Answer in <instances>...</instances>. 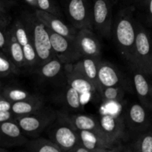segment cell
Returning a JSON list of instances; mask_svg holds the SVG:
<instances>
[{"instance_id":"6da1fadb","label":"cell","mask_w":152,"mask_h":152,"mask_svg":"<svg viewBox=\"0 0 152 152\" xmlns=\"http://www.w3.org/2000/svg\"><path fill=\"white\" fill-rule=\"evenodd\" d=\"M133 6L120 10L116 17L114 37L117 48L125 58L129 60L137 37V22L134 19Z\"/></svg>"},{"instance_id":"7a4b0ae2","label":"cell","mask_w":152,"mask_h":152,"mask_svg":"<svg viewBox=\"0 0 152 152\" xmlns=\"http://www.w3.org/2000/svg\"><path fill=\"white\" fill-rule=\"evenodd\" d=\"M37 53L39 67L55 57L48 28L40 22L35 13L25 12L21 16Z\"/></svg>"},{"instance_id":"3957f363","label":"cell","mask_w":152,"mask_h":152,"mask_svg":"<svg viewBox=\"0 0 152 152\" xmlns=\"http://www.w3.org/2000/svg\"><path fill=\"white\" fill-rule=\"evenodd\" d=\"M129 62L134 70L152 77V39L139 23H137L136 40Z\"/></svg>"},{"instance_id":"277c9868","label":"cell","mask_w":152,"mask_h":152,"mask_svg":"<svg viewBox=\"0 0 152 152\" xmlns=\"http://www.w3.org/2000/svg\"><path fill=\"white\" fill-rule=\"evenodd\" d=\"M48 129L50 140L64 152H72L80 144L78 132L60 113H58L56 119Z\"/></svg>"},{"instance_id":"5b68a950","label":"cell","mask_w":152,"mask_h":152,"mask_svg":"<svg viewBox=\"0 0 152 152\" xmlns=\"http://www.w3.org/2000/svg\"><path fill=\"white\" fill-rule=\"evenodd\" d=\"M57 114L50 108H43L34 114L16 117L15 121L25 135L36 137L55 121Z\"/></svg>"},{"instance_id":"8992f818","label":"cell","mask_w":152,"mask_h":152,"mask_svg":"<svg viewBox=\"0 0 152 152\" xmlns=\"http://www.w3.org/2000/svg\"><path fill=\"white\" fill-rule=\"evenodd\" d=\"M67 13L71 25L77 30L94 28L93 7L88 0H69Z\"/></svg>"},{"instance_id":"52a82bcc","label":"cell","mask_w":152,"mask_h":152,"mask_svg":"<svg viewBox=\"0 0 152 152\" xmlns=\"http://www.w3.org/2000/svg\"><path fill=\"white\" fill-rule=\"evenodd\" d=\"M48 31L50 34L53 53L64 65L74 63L81 59L74 39L56 34L49 29Z\"/></svg>"},{"instance_id":"ba28073f","label":"cell","mask_w":152,"mask_h":152,"mask_svg":"<svg viewBox=\"0 0 152 152\" xmlns=\"http://www.w3.org/2000/svg\"><path fill=\"white\" fill-rule=\"evenodd\" d=\"M94 28L101 36L109 37L112 31V16L110 0H94Z\"/></svg>"},{"instance_id":"9c48e42d","label":"cell","mask_w":152,"mask_h":152,"mask_svg":"<svg viewBox=\"0 0 152 152\" xmlns=\"http://www.w3.org/2000/svg\"><path fill=\"white\" fill-rule=\"evenodd\" d=\"M74 41L82 58L101 57V45L99 39L91 29L78 30Z\"/></svg>"},{"instance_id":"30bf717a","label":"cell","mask_w":152,"mask_h":152,"mask_svg":"<svg viewBox=\"0 0 152 152\" xmlns=\"http://www.w3.org/2000/svg\"><path fill=\"white\" fill-rule=\"evenodd\" d=\"M18 41L22 45L25 53L27 68H32L39 67V59L34 46L28 31L21 19H18L11 27Z\"/></svg>"},{"instance_id":"8fae6325","label":"cell","mask_w":152,"mask_h":152,"mask_svg":"<svg viewBox=\"0 0 152 152\" xmlns=\"http://www.w3.org/2000/svg\"><path fill=\"white\" fill-rule=\"evenodd\" d=\"M27 142L25 134L15 120L0 123V143L1 147L18 146Z\"/></svg>"},{"instance_id":"7c38bea8","label":"cell","mask_w":152,"mask_h":152,"mask_svg":"<svg viewBox=\"0 0 152 152\" xmlns=\"http://www.w3.org/2000/svg\"><path fill=\"white\" fill-rule=\"evenodd\" d=\"M35 14L48 29L64 37L74 39L78 30L73 26L71 27L67 25L62 19H59V16L39 9L36 10Z\"/></svg>"},{"instance_id":"4fadbf2b","label":"cell","mask_w":152,"mask_h":152,"mask_svg":"<svg viewBox=\"0 0 152 152\" xmlns=\"http://www.w3.org/2000/svg\"><path fill=\"white\" fill-rule=\"evenodd\" d=\"M60 114L64 118L66 119L72 125L73 127L77 131H88V132H94L111 142L105 136V133L102 131L99 119L90 115H86V114H65V113H60ZM117 146H119V145H117Z\"/></svg>"},{"instance_id":"5bb4252c","label":"cell","mask_w":152,"mask_h":152,"mask_svg":"<svg viewBox=\"0 0 152 152\" xmlns=\"http://www.w3.org/2000/svg\"><path fill=\"white\" fill-rule=\"evenodd\" d=\"M99 92L102 88L114 86H122L124 84L123 76L114 65L106 61L101 60L98 71Z\"/></svg>"},{"instance_id":"9a60e30c","label":"cell","mask_w":152,"mask_h":152,"mask_svg":"<svg viewBox=\"0 0 152 152\" xmlns=\"http://www.w3.org/2000/svg\"><path fill=\"white\" fill-rule=\"evenodd\" d=\"M102 131L108 139L119 145V142L125 134L124 124L118 117L111 114H104L99 119Z\"/></svg>"},{"instance_id":"2e32d148","label":"cell","mask_w":152,"mask_h":152,"mask_svg":"<svg viewBox=\"0 0 152 152\" xmlns=\"http://www.w3.org/2000/svg\"><path fill=\"white\" fill-rule=\"evenodd\" d=\"M100 62L101 57H83L71 65L75 71L91 82L99 91L98 71Z\"/></svg>"},{"instance_id":"e0dca14e","label":"cell","mask_w":152,"mask_h":152,"mask_svg":"<svg viewBox=\"0 0 152 152\" xmlns=\"http://www.w3.org/2000/svg\"><path fill=\"white\" fill-rule=\"evenodd\" d=\"M77 132L80 136V144L92 152H110L117 147L94 132L88 131Z\"/></svg>"},{"instance_id":"ac0fdd59","label":"cell","mask_w":152,"mask_h":152,"mask_svg":"<svg viewBox=\"0 0 152 152\" xmlns=\"http://www.w3.org/2000/svg\"><path fill=\"white\" fill-rule=\"evenodd\" d=\"M65 71L68 86L77 90L82 95L97 91L95 86L82 74L75 71L71 64L65 65Z\"/></svg>"},{"instance_id":"d6986e66","label":"cell","mask_w":152,"mask_h":152,"mask_svg":"<svg viewBox=\"0 0 152 152\" xmlns=\"http://www.w3.org/2000/svg\"><path fill=\"white\" fill-rule=\"evenodd\" d=\"M134 85L141 104L152 109V83L147 80L146 75L134 70Z\"/></svg>"},{"instance_id":"ffe728a7","label":"cell","mask_w":152,"mask_h":152,"mask_svg":"<svg viewBox=\"0 0 152 152\" xmlns=\"http://www.w3.org/2000/svg\"><path fill=\"white\" fill-rule=\"evenodd\" d=\"M44 108V100L38 95L25 100L13 102L12 111L16 117L34 114Z\"/></svg>"},{"instance_id":"44dd1931","label":"cell","mask_w":152,"mask_h":152,"mask_svg":"<svg viewBox=\"0 0 152 152\" xmlns=\"http://www.w3.org/2000/svg\"><path fill=\"white\" fill-rule=\"evenodd\" d=\"M8 56L19 68L27 67L23 48L11 28H9Z\"/></svg>"},{"instance_id":"7402d4cb","label":"cell","mask_w":152,"mask_h":152,"mask_svg":"<svg viewBox=\"0 0 152 152\" xmlns=\"http://www.w3.org/2000/svg\"><path fill=\"white\" fill-rule=\"evenodd\" d=\"M25 152H64L50 140L37 138L27 143Z\"/></svg>"},{"instance_id":"603a6c76","label":"cell","mask_w":152,"mask_h":152,"mask_svg":"<svg viewBox=\"0 0 152 152\" xmlns=\"http://www.w3.org/2000/svg\"><path fill=\"white\" fill-rule=\"evenodd\" d=\"M63 66H65L63 62L55 56L39 67L38 73L40 77L43 78L51 79L56 77L61 72Z\"/></svg>"},{"instance_id":"cb8c5ba5","label":"cell","mask_w":152,"mask_h":152,"mask_svg":"<svg viewBox=\"0 0 152 152\" xmlns=\"http://www.w3.org/2000/svg\"><path fill=\"white\" fill-rule=\"evenodd\" d=\"M0 95L4 96L11 102H16L32 98L37 94H33L22 88L15 87V86H5L1 88Z\"/></svg>"},{"instance_id":"d4e9b609","label":"cell","mask_w":152,"mask_h":152,"mask_svg":"<svg viewBox=\"0 0 152 152\" xmlns=\"http://www.w3.org/2000/svg\"><path fill=\"white\" fill-rule=\"evenodd\" d=\"M129 118L134 127H142L146 124L147 114L142 105L135 103L130 107Z\"/></svg>"},{"instance_id":"484cf974","label":"cell","mask_w":152,"mask_h":152,"mask_svg":"<svg viewBox=\"0 0 152 152\" xmlns=\"http://www.w3.org/2000/svg\"><path fill=\"white\" fill-rule=\"evenodd\" d=\"M19 68L13 61L4 53H0V75L1 77H8L10 74H17Z\"/></svg>"},{"instance_id":"4316f807","label":"cell","mask_w":152,"mask_h":152,"mask_svg":"<svg viewBox=\"0 0 152 152\" xmlns=\"http://www.w3.org/2000/svg\"><path fill=\"white\" fill-rule=\"evenodd\" d=\"M100 93L105 102H119L124 96L125 91L123 86H114L102 88Z\"/></svg>"},{"instance_id":"83f0119b","label":"cell","mask_w":152,"mask_h":152,"mask_svg":"<svg viewBox=\"0 0 152 152\" xmlns=\"http://www.w3.org/2000/svg\"><path fill=\"white\" fill-rule=\"evenodd\" d=\"M135 152H152V132L141 134L134 143Z\"/></svg>"},{"instance_id":"f1b7e54d","label":"cell","mask_w":152,"mask_h":152,"mask_svg":"<svg viewBox=\"0 0 152 152\" xmlns=\"http://www.w3.org/2000/svg\"><path fill=\"white\" fill-rule=\"evenodd\" d=\"M81 94L68 86L65 93V100L71 108L76 110L81 107Z\"/></svg>"},{"instance_id":"f546056e","label":"cell","mask_w":152,"mask_h":152,"mask_svg":"<svg viewBox=\"0 0 152 152\" xmlns=\"http://www.w3.org/2000/svg\"><path fill=\"white\" fill-rule=\"evenodd\" d=\"M36 6L39 10L49 12L56 16L59 15V10L52 0H36Z\"/></svg>"},{"instance_id":"4dcf8cb0","label":"cell","mask_w":152,"mask_h":152,"mask_svg":"<svg viewBox=\"0 0 152 152\" xmlns=\"http://www.w3.org/2000/svg\"><path fill=\"white\" fill-rule=\"evenodd\" d=\"M8 5V4H6L2 1L0 2V27L7 28L9 24L11 22V17L7 10Z\"/></svg>"},{"instance_id":"1f68e13d","label":"cell","mask_w":152,"mask_h":152,"mask_svg":"<svg viewBox=\"0 0 152 152\" xmlns=\"http://www.w3.org/2000/svg\"><path fill=\"white\" fill-rule=\"evenodd\" d=\"M7 28L0 27V48H1V51L8 56L9 29Z\"/></svg>"},{"instance_id":"d6a6232c","label":"cell","mask_w":152,"mask_h":152,"mask_svg":"<svg viewBox=\"0 0 152 152\" xmlns=\"http://www.w3.org/2000/svg\"><path fill=\"white\" fill-rule=\"evenodd\" d=\"M13 102L0 95V111H12Z\"/></svg>"},{"instance_id":"836d02e7","label":"cell","mask_w":152,"mask_h":152,"mask_svg":"<svg viewBox=\"0 0 152 152\" xmlns=\"http://www.w3.org/2000/svg\"><path fill=\"white\" fill-rule=\"evenodd\" d=\"M16 116L12 111H0V123L4 122L15 120Z\"/></svg>"},{"instance_id":"e575fe53","label":"cell","mask_w":152,"mask_h":152,"mask_svg":"<svg viewBox=\"0 0 152 152\" xmlns=\"http://www.w3.org/2000/svg\"><path fill=\"white\" fill-rule=\"evenodd\" d=\"M72 152H92V151H91L90 150L87 149V148H85L84 146H83L81 144H80V145H77V146L74 148V150Z\"/></svg>"},{"instance_id":"d590c367","label":"cell","mask_w":152,"mask_h":152,"mask_svg":"<svg viewBox=\"0 0 152 152\" xmlns=\"http://www.w3.org/2000/svg\"><path fill=\"white\" fill-rule=\"evenodd\" d=\"M148 12H149L150 19H151V25H152V0H149V1H148Z\"/></svg>"},{"instance_id":"8d00e7d4","label":"cell","mask_w":152,"mask_h":152,"mask_svg":"<svg viewBox=\"0 0 152 152\" xmlns=\"http://www.w3.org/2000/svg\"><path fill=\"white\" fill-rule=\"evenodd\" d=\"M110 152H125V151L124 150H122L120 147L117 146V147H116L115 148H114V149L111 150Z\"/></svg>"},{"instance_id":"74e56055","label":"cell","mask_w":152,"mask_h":152,"mask_svg":"<svg viewBox=\"0 0 152 152\" xmlns=\"http://www.w3.org/2000/svg\"><path fill=\"white\" fill-rule=\"evenodd\" d=\"M0 152H9V151H7V148H3V147H1V148H0Z\"/></svg>"},{"instance_id":"f35d334b","label":"cell","mask_w":152,"mask_h":152,"mask_svg":"<svg viewBox=\"0 0 152 152\" xmlns=\"http://www.w3.org/2000/svg\"><path fill=\"white\" fill-rule=\"evenodd\" d=\"M27 1H29L31 4L33 5H36V0H27Z\"/></svg>"},{"instance_id":"ab89813d","label":"cell","mask_w":152,"mask_h":152,"mask_svg":"<svg viewBox=\"0 0 152 152\" xmlns=\"http://www.w3.org/2000/svg\"><path fill=\"white\" fill-rule=\"evenodd\" d=\"M1 1H4V2L7 3V4H11V2H12L11 0H1Z\"/></svg>"},{"instance_id":"60d3db41","label":"cell","mask_w":152,"mask_h":152,"mask_svg":"<svg viewBox=\"0 0 152 152\" xmlns=\"http://www.w3.org/2000/svg\"><path fill=\"white\" fill-rule=\"evenodd\" d=\"M140 1L141 2H142V3H143V4H148V1H149V0H140Z\"/></svg>"},{"instance_id":"b9f144b4","label":"cell","mask_w":152,"mask_h":152,"mask_svg":"<svg viewBox=\"0 0 152 152\" xmlns=\"http://www.w3.org/2000/svg\"><path fill=\"white\" fill-rule=\"evenodd\" d=\"M111 1H112V2H116V1H117V0H111Z\"/></svg>"},{"instance_id":"7bdbcfd3","label":"cell","mask_w":152,"mask_h":152,"mask_svg":"<svg viewBox=\"0 0 152 152\" xmlns=\"http://www.w3.org/2000/svg\"><path fill=\"white\" fill-rule=\"evenodd\" d=\"M22 152H25V151H22Z\"/></svg>"}]
</instances>
